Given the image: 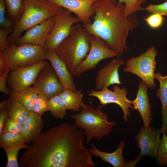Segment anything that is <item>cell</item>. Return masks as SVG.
<instances>
[{
  "instance_id": "3",
  "label": "cell",
  "mask_w": 167,
  "mask_h": 167,
  "mask_svg": "<svg viewBox=\"0 0 167 167\" xmlns=\"http://www.w3.org/2000/svg\"><path fill=\"white\" fill-rule=\"evenodd\" d=\"M88 34L83 27L77 24L74 26L70 35L55 49L73 75L89 52L90 45Z\"/></svg>"
},
{
  "instance_id": "7",
  "label": "cell",
  "mask_w": 167,
  "mask_h": 167,
  "mask_svg": "<svg viewBox=\"0 0 167 167\" xmlns=\"http://www.w3.org/2000/svg\"><path fill=\"white\" fill-rule=\"evenodd\" d=\"M45 51L41 46L28 44L17 45L13 43L3 54L8 67L12 71L18 67L30 66L45 60Z\"/></svg>"
},
{
  "instance_id": "21",
  "label": "cell",
  "mask_w": 167,
  "mask_h": 167,
  "mask_svg": "<svg viewBox=\"0 0 167 167\" xmlns=\"http://www.w3.org/2000/svg\"><path fill=\"white\" fill-rule=\"evenodd\" d=\"M155 79L160 83V86L156 93V97L161 104L162 124L160 129L162 135L167 133V75H163L161 73H155Z\"/></svg>"
},
{
  "instance_id": "32",
  "label": "cell",
  "mask_w": 167,
  "mask_h": 167,
  "mask_svg": "<svg viewBox=\"0 0 167 167\" xmlns=\"http://www.w3.org/2000/svg\"><path fill=\"white\" fill-rule=\"evenodd\" d=\"M22 129L21 124L8 116L3 126L1 134L8 132L21 133Z\"/></svg>"
},
{
  "instance_id": "25",
  "label": "cell",
  "mask_w": 167,
  "mask_h": 167,
  "mask_svg": "<svg viewBox=\"0 0 167 167\" xmlns=\"http://www.w3.org/2000/svg\"><path fill=\"white\" fill-rule=\"evenodd\" d=\"M10 19L15 26L24 11V0H4Z\"/></svg>"
},
{
  "instance_id": "10",
  "label": "cell",
  "mask_w": 167,
  "mask_h": 167,
  "mask_svg": "<svg viewBox=\"0 0 167 167\" xmlns=\"http://www.w3.org/2000/svg\"><path fill=\"white\" fill-rule=\"evenodd\" d=\"M48 63L45 60H41L30 66H19L11 71L7 79L11 90L19 91L33 85L41 70Z\"/></svg>"
},
{
  "instance_id": "2",
  "label": "cell",
  "mask_w": 167,
  "mask_h": 167,
  "mask_svg": "<svg viewBox=\"0 0 167 167\" xmlns=\"http://www.w3.org/2000/svg\"><path fill=\"white\" fill-rule=\"evenodd\" d=\"M118 0H97L92 6L95 11L92 24H84L83 27L90 34L105 41L120 57L127 49L126 40L129 33L139 23L136 13L124 17V4Z\"/></svg>"
},
{
  "instance_id": "35",
  "label": "cell",
  "mask_w": 167,
  "mask_h": 167,
  "mask_svg": "<svg viewBox=\"0 0 167 167\" xmlns=\"http://www.w3.org/2000/svg\"><path fill=\"white\" fill-rule=\"evenodd\" d=\"M6 4L4 0H0V28H12L15 25L10 19L5 17Z\"/></svg>"
},
{
  "instance_id": "19",
  "label": "cell",
  "mask_w": 167,
  "mask_h": 167,
  "mask_svg": "<svg viewBox=\"0 0 167 167\" xmlns=\"http://www.w3.org/2000/svg\"><path fill=\"white\" fill-rule=\"evenodd\" d=\"M22 126L21 133L27 144L32 143L41 134L44 122L41 116L29 111Z\"/></svg>"
},
{
  "instance_id": "23",
  "label": "cell",
  "mask_w": 167,
  "mask_h": 167,
  "mask_svg": "<svg viewBox=\"0 0 167 167\" xmlns=\"http://www.w3.org/2000/svg\"><path fill=\"white\" fill-rule=\"evenodd\" d=\"M59 95L66 110L79 111L81 108L86 105L83 101V95L80 90L65 89Z\"/></svg>"
},
{
  "instance_id": "29",
  "label": "cell",
  "mask_w": 167,
  "mask_h": 167,
  "mask_svg": "<svg viewBox=\"0 0 167 167\" xmlns=\"http://www.w3.org/2000/svg\"><path fill=\"white\" fill-rule=\"evenodd\" d=\"M26 144L21 146L2 148L4 150L7 155V161L6 167H18L17 161L18 153L19 151L23 148L27 149L29 147Z\"/></svg>"
},
{
  "instance_id": "8",
  "label": "cell",
  "mask_w": 167,
  "mask_h": 167,
  "mask_svg": "<svg viewBox=\"0 0 167 167\" xmlns=\"http://www.w3.org/2000/svg\"><path fill=\"white\" fill-rule=\"evenodd\" d=\"M88 37L90 45L89 52L76 68L73 75L79 77L82 73L95 69L102 60L118 56L108 44L100 37L89 33Z\"/></svg>"
},
{
  "instance_id": "28",
  "label": "cell",
  "mask_w": 167,
  "mask_h": 167,
  "mask_svg": "<svg viewBox=\"0 0 167 167\" xmlns=\"http://www.w3.org/2000/svg\"><path fill=\"white\" fill-rule=\"evenodd\" d=\"M146 1L147 0H118V3L124 5L123 14L126 18L139 11H144L142 6Z\"/></svg>"
},
{
  "instance_id": "18",
  "label": "cell",
  "mask_w": 167,
  "mask_h": 167,
  "mask_svg": "<svg viewBox=\"0 0 167 167\" xmlns=\"http://www.w3.org/2000/svg\"><path fill=\"white\" fill-rule=\"evenodd\" d=\"M148 87L143 81L139 83L136 96L131 104L135 109L139 111L142 119L143 126H149L152 121L151 105L148 90Z\"/></svg>"
},
{
  "instance_id": "38",
  "label": "cell",
  "mask_w": 167,
  "mask_h": 167,
  "mask_svg": "<svg viewBox=\"0 0 167 167\" xmlns=\"http://www.w3.org/2000/svg\"><path fill=\"white\" fill-rule=\"evenodd\" d=\"M9 68L4 54L0 52V75L5 72Z\"/></svg>"
},
{
  "instance_id": "40",
  "label": "cell",
  "mask_w": 167,
  "mask_h": 167,
  "mask_svg": "<svg viewBox=\"0 0 167 167\" xmlns=\"http://www.w3.org/2000/svg\"><path fill=\"white\" fill-rule=\"evenodd\" d=\"M142 158L139 155L137 157L136 159L133 161L127 162L126 163V167H133Z\"/></svg>"
},
{
  "instance_id": "27",
  "label": "cell",
  "mask_w": 167,
  "mask_h": 167,
  "mask_svg": "<svg viewBox=\"0 0 167 167\" xmlns=\"http://www.w3.org/2000/svg\"><path fill=\"white\" fill-rule=\"evenodd\" d=\"M66 110L59 95L49 98V110L56 118H63L66 115Z\"/></svg>"
},
{
  "instance_id": "17",
  "label": "cell",
  "mask_w": 167,
  "mask_h": 167,
  "mask_svg": "<svg viewBox=\"0 0 167 167\" xmlns=\"http://www.w3.org/2000/svg\"><path fill=\"white\" fill-rule=\"evenodd\" d=\"M45 58L50 62L65 89L77 90L75 84L73 75L69 71L65 63L58 55L55 50H46Z\"/></svg>"
},
{
  "instance_id": "20",
  "label": "cell",
  "mask_w": 167,
  "mask_h": 167,
  "mask_svg": "<svg viewBox=\"0 0 167 167\" xmlns=\"http://www.w3.org/2000/svg\"><path fill=\"white\" fill-rule=\"evenodd\" d=\"M125 145V143L122 140L118 148L114 152L108 153L99 150L92 143V148L89 150L94 156L99 157L103 162H108L113 167H125L126 163L122 154V151Z\"/></svg>"
},
{
  "instance_id": "31",
  "label": "cell",
  "mask_w": 167,
  "mask_h": 167,
  "mask_svg": "<svg viewBox=\"0 0 167 167\" xmlns=\"http://www.w3.org/2000/svg\"><path fill=\"white\" fill-rule=\"evenodd\" d=\"M47 111H49V99L44 96L38 94L32 111L41 117L44 113Z\"/></svg>"
},
{
  "instance_id": "13",
  "label": "cell",
  "mask_w": 167,
  "mask_h": 167,
  "mask_svg": "<svg viewBox=\"0 0 167 167\" xmlns=\"http://www.w3.org/2000/svg\"><path fill=\"white\" fill-rule=\"evenodd\" d=\"M160 129L152 126H142L135 139L140 149L139 155L140 157L149 156L156 158L159 149L160 140Z\"/></svg>"
},
{
  "instance_id": "5",
  "label": "cell",
  "mask_w": 167,
  "mask_h": 167,
  "mask_svg": "<svg viewBox=\"0 0 167 167\" xmlns=\"http://www.w3.org/2000/svg\"><path fill=\"white\" fill-rule=\"evenodd\" d=\"M24 11L18 23L8 37L11 44L16 42L21 33L48 19L53 17L63 7L48 1L24 0Z\"/></svg>"
},
{
  "instance_id": "22",
  "label": "cell",
  "mask_w": 167,
  "mask_h": 167,
  "mask_svg": "<svg viewBox=\"0 0 167 167\" xmlns=\"http://www.w3.org/2000/svg\"><path fill=\"white\" fill-rule=\"evenodd\" d=\"M6 109L8 117L21 124L26 119L29 111L18 101L10 97L0 103V110Z\"/></svg>"
},
{
  "instance_id": "4",
  "label": "cell",
  "mask_w": 167,
  "mask_h": 167,
  "mask_svg": "<svg viewBox=\"0 0 167 167\" xmlns=\"http://www.w3.org/2000/svg\"><path fill=\"white\" fill-rule=\"evenodd\" d=\"M103 107L98 105L95 109L91 105H86L81 108L79 113L70 116L75 120V125L84 131L86 145L93 139L99 140L107 135L117 124L108 121L109 116L102 111Z\"/></svg>"
},
{
  "instance_id": "26",
  "label": "cell",
  "mask_w": 167,
  "mask_h": 167,
  "mask_svg": "<svg viewBox=\"0 0 167 167\" xmlns=\"http://www.w3.org/2000/svg\"><path fill=\"white\" fill-rule=\"evenodd\" d=\"M22 133L8 132L0 135V147H10L26 144Z\"/></svg>"
},
{
  "instance_id": "1",
  "label": "cell",
  "mask_w": 167,
  "mask_h": 167,
  "mask_svg": "<svg viewBox=\"0 0 167 167\" xmlns=\"http://www.w3.org/2000/svg\"><path fill=\"white\" fill-rule=\"evenodd\" d=\"M79 128L65 123L41 133L21 156L20 167H86L91 153Z\"/></svg>"
},
{
  "instance_id": "30",
  "label": "cell",
  "mask_w": 167,
  "mask_h": 167,
  "mask_svg": "<svg viewBox=\"0 0 167 167\" xmlns=\"http://www.w3.org/2000/svg\"><path fill=\"white\" fill-rule=\"evenodd\" d=\"M157 163L161 166L167 165V137L162 135L156 157Z\"/></svg>"
},
{
  "instance_id": "14",
  "label": "cell",
  "mask_w": 167,
  "mask_h": 167,
  "mask_svg": "<svg viewBox=\"0 0 167 167\" xmlns=\"http://www.w3.org/2000/svg\"><path fill=\"white\" fill-rule=\"evenodd\" d=\"M54 24V17H52L32 27L18 38L16 44H28L44 47Z\"/></svg>"
},
{
  "instance_id": "34",
  "label": "cell",
  "mask_w": 167,
  "mask_h": 167,
  "mask_svg": "<svg viewBox=\"0 0 167 167\" xmlns=\"http://www.w3.org/2000/svg\"><path fill=\"white\" fill-rule=\"evenodd\" d=\"M13 29L12 28H0V52L3 53L11 44L8 40V36L12 32Z\"/></svg>"
},
{
  "instance_id": "11",
  "label": "cell",
  "mask_w": 167,
  "mask_h": 167,
  "mask_svg": "<svg viewBox=\"0 0 167 167\" xmlns=\"http://www.w3.org/2000/svg\"><path fill=\"white\" fill-rule=\"evenodd\" d=\"M113 91L109 89L108 87H105L100 91L92 90L88 95L90 97H96L103 106L110 103L118 105L122 110L123 120L126 122L131 116L130 109H135L131 104V101L126 98L127 89L124 87L120 88L116 84L113 85Z\"/></svg>"
},
{
  "instance_id": "6",
  "label": "cell",
  "mask_w": 167,
  "mask_h": 167,
  "mask_svg": "<svg viewBox=\"0 0 167 167\" xmlns=\"http://www.w3.org/2000/svg\"><path fill=\"white\" fill-rule=\"evenodd\" d=\"M157 54L156 47L152 46L138 56L128 59L123 71L137 76L148 87L154 88L156 86L154 76L157 64L156 57Z\"/></svg>"
},
{
  "instance_id": "39",
  "label": "cell",
  "mask_w": 167,
  "mask_h": 167,
  "mask_svg": "<svg viewBox=\"0 0 167 167\" xmlns=\"http://www.w3.org/2000/svg\"><path fill=\"white\" fill-rule=\"evenodd\" d=\"M8 116L7 111L6 109L0 110V135L2 133L4 124Z\"/></svg>"
},
{
  "instance_id": "41",
  "label": "cell",
  "mask_w": 167,
  "mask_h": 167,
  "mask_svg": "<svg viewBox=\"0 0 167 167\" xmlns=\"http://www.w3.org/2000/svg\"><path fill=\"white\" fill-rule=\"evenodd\" d=\"M39 0L43 2H46L47 1V0Z\"/></svg>"
},
{
  "instance_id": "36",
  "label": "cell",
  "mask_w": 167,
  "mask_h": 167,
  "mask_svg": "<svg viewBox=\"0 0 167 167\" xmlns=\"http://www.w3.org/2000/svg\"><path fill=\"white\" fill-rule=\"evenodd\" d=\"M143 10L149 13H158L167 16V1L158 4H150L143 8Z\"/></svg>"
},
{
  "instance_id": "33",
  "label": "cell",
  "mask_w": 167,
  "mask_h": 167,
  "mask_svg": "<svg viewBox=\"0 0 167 167\" xmlns=\"http://www.w3.org/2000/svg\"><path fill=\"white\" fill-rule=\"evenodd\" d=\"M144 21L151 28L156 29L163 24L164 18L163 15L158 13H152L145 18Z\"/></svg>"
},
{
  "instance_id": "24",
  "label": "cell",
  "mask_w": 167,
  "mask_h": 167,
  "mask_svg": "<svg viewBox=\"0 0 167 167\" xmlns=\"http://www.w3.org/2000/svg\"><path fill=\"white\" fill-rule=\"evenodd\" d=\"M38 94L33 87H29L17 91L11 90L10 97L14 99L25 107L29 111H32Z\"/></svg>"
},
{
  "instance_id": "37",
  "label": "cell",
  "mask_w": 167,
  "mask_h": 167,
  "mask_svg": "<svg viewBox=\"0 0 167 167\" xmlns=\"http://www.w3.org/2000/svg\"><path fill=\"white\" fill-rule=\"evenodd\" d=\"M10 71L11 69L9 68L5 72L0 75V91L9 96L11 93V90L6 86V81Z\"/></svg>"
},
{
  "instance_id": "9",
  "label": "cell",
  "mask_w": 167,
  "mask_h": 167,
  "mask_svg": "<svg viewBox=\"0 0 167 167\" xmlns=\"http://www.w3.org/2000/svg\"><path fill=\"white\" fill-rule=\"evenodd\" d=\"M71 12L63 8L54 16V24L44 47L45 50H55L71 34L73 25L80 22L77 17H73Z\"/></svg>"
},
{
  "instance_id": "12",
  "label": "cell",
  "mask_w": 167,
  "mask_h": 167,
  "mask_svg": "<svg viewBox=\"0 0 167 167\" xmlns=\"http://www.w3.org/2000/svg\"><path fill=\"white\" fill-rule=\"evenodd\" d=\"M32 87L38 94L48 99L59 95L65 89L52 66L49 63L41 70Z\"/></svg>"
},
{
  "instance_id": "16",
  "label": "cell",
  "mask_w": 167,
  "mask_h": 167,
  "mask_svg": "<svg viewBox=\"0 0 167 167\" xmlns=\"http://www.w3.org/2000/svg\"><path fill=\"white\" fill-rule=\"evenodd\" d=\"M97 0H47L50 2L68 9L76 14L84 24H92L91 17L95 13L92 6Z\"/></svg>"
},
{
  "instance_id": "15",
  "label": "cell",
  "mask_w": 167,
  "mask_h": 167,
  "mask_svg": "<svg viewBox=\"0 0 167 167\" xmlns=\"http://www.w3.org/2000/svg\"><path fill=\"white\" fill-rule=\"evenodd\" d=\"M124 63L123 60L118 57L113 58L100 69L96 78L95 90L100 91L105 87L122 84L120 80L118 69Z\"/></svg>"
}]
</instances>
